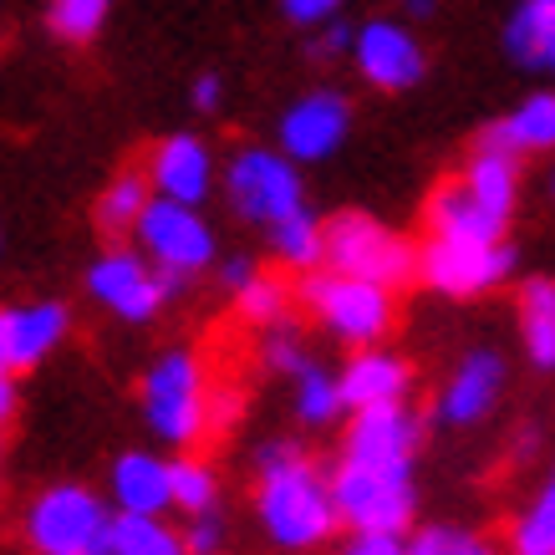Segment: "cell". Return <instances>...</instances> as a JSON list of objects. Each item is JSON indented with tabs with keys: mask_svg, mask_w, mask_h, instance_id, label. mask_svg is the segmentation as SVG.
<instances>
[{
	"mask_svg": "<svg viewBox=\"0 0 555 555\" xmlns=\"http://www.w3.org/2000/svg\"><path fill=\"white\" fill-rule=\"evenodd\" d=\"M255 515L266 525L270 545L317 551L341 525L332 505V474H321L306 449L275 438L255 454Z\"/></svg>",
	"mask_w": 555,
	"mask_h": 555,
	"instance_id": "cell-1",
	"label": "cell"
},
{
	"mask_svg": "<svg viewBox=\"0 0 555 555\" xmlns=\"http://www.w3.org/2000/svg\"><path fill=\"white\" fill-rule=\"evenodd\" d=\"M143 418L164 443L173 449H189L209 434V377H204V362L189 347H173L143 372Z\"/></svg>",
	"mask_w": 555,
	"mask_h": 555,
	"instance_id": "cell-2",
	"label": "cell"
},
{
	"mask_svg": "<svg viewBox=\"0 0 555 555\" xmlns=\"http://www.w3.org/2000/svg\"><path fill=\"white\" fill-rule=\"evenodd\" d=\"M113 520L118 509H107L92 489L51 485L26 509V545L31 555H113Z\"/></svg>",
	"mask_w": 555,
	"mask_h": 555,
	"instance_id": "cell-3",
	"label": "cell"
},
{
	"mask_svg": "<svg viewBox=\"0 0 555 555\" xmlns=\"http://www.w3.org/2000/svg\"><path fill=\"white\" fill-rule=\"evenodd\" d=\"M321 270L347 275V281H367V286L398 291L403 281L418 275V250L408 245L398 230H387L372 215H337L326 224V260Z\"/></svg>",
	"mask_w": 555,
	"mask_h": 555,
	"instance_id": "cell-4",
	"label": "cell"
},
{
	"mask_svg": "<svg viewBox=\"0 0 555 555\" xmlns=\"http://www.w3.org/2000/svg\"><path fill=\"white\" fill-rule=\"evenodd\" d=\"M332 505L337 520L352 535H387L403 540L413 515H418V489L413 469H362V464H337L332 469Z\"/></svg>",
	"mask_w": 555,
	"mask_h": 555,
	"instance_id": "cell-5",
	"label": "cell"
},
{
	"mask_svg": "<svg viewBox=\"0 0 555 555\" xmlns=\"http://www.w3.org/2000/svg\"><path fill=\"white\" fill-rule=\"evenodd\" d=\"M224 194L235 204V215L260 224L266 235H275L281 224H291V219H301L311 209L301 173L281 149H240L224 164Z\"/></svg>",
	"mask_w": 555,
	"mask_h": 555,
	"instance_id": "cell-6",
	"label": "cell"
},
{
	"mask_svg": "<svg viewBox=\"0 0 555 555\" xmlns=\"http://www.w3.org/2000/svg\"><path fill=\"white\" fill-rule=\"evenodd\" d=\"M301 301L306 311L332 332V337L352 341L357 352H367L392 332V291L367 286V281H347L332 270H311L301 281Z\"/></svg>",
	"mask_w": 555,
	"mask_h": 555,
	"instance_id": "cell-7",
	"label": "cell"
},
{
	"mask_svg": "<svg viewBox=\"0 0 555 555\" xmlns=\"http://www.w3.org/2000/svg\"><path fill=\"white\" fill-rule=\"evenodd\" d=\"M133 250L169 281V291H184V281H194L204 266H215V230L204 224L199 209L153 199L138 224Z\"/></svg>",
	"mask_w": 555,
	"mask_h": 555,
	"instance_id": "cell-8",
	"label": "cell"
},
{
	"mask_svg": "<svg viewBox=\"0 0 555 555\" xmlns=\"http://www.w3.org/2000/svg\"><path fill=\"white\" fill-rule=\"evenodd\" d=\"M515 250L505 240L500 245H479V240H428L418 250V281L438 296H485L509 275Z\"/></svg>",
	"mask_w": 555,
	"mask_h": 555,
	"instance_id": "cell-9",
	"label": "cell"
},
{
	"mask_svg": "<svg viewBox=\"0 0 555 555\" xmlns=\"http://www.w3.org/2000/svg\"><path fill=\"white\" fill-rule=\"evenodd\" d=\"M87 291H92V301L98 306H107L113 317L133 321V326L153 321L173 296L169 281H164L133 245H118V250L107 245V250L92 260V270H87Z\"/></svg>",
	"mask_w": 555,
	"mask_h": 555,
	"instance_id": "cell-10",
	"label": "cell"
},
{
	"mask_svg": "<svg viewBox=\"0 0 555 555\" xmlns=\"http://www.w3.org/2000/svg\"><path fill=\"white\" fill-rule=\"evenodd\" d=\"M423 443V423L413 408H372L352 413L347 438H341V464L362 469H413V454Z\"/></svg>",
	"mask_w": 555,
	"mask_h": 555,
	"instance_id": "cell-11",
	"label": "cell"
},
{
	"mask_svg": "<svg viewBox=\"0 0 555 555\" xmlns=\"http://www.w3.org/2000/svg\"><path fill=\"white\" fill-rule=\"evenodd\" d=\"M352 133V102L332 92V87H317L286 107L281 118V153L291 164H321L347 143Z\"/></svg>",
	"mask_w": 555,
	"mask_h": 555,
	"instance_id": "cell-12",
	"label": "cell"
},
{
	"mask_svg": "<svg viewBox=\"0 0 555 555\" xmlns=\"http://www.w3.org/2000/svg\"><path fill=\"white\" fill-rule=\"evenodd\" d=\"M352 62L377 92H408L423 82L428 56H423L418 36L398 26V21H367L352 36Z\"/></svg>",
	"mask_w": 555,
	"mask_h": 555,
	"instance_id": "cell-13",
	"label": "cell"
},
{
	"mask_svg": "<svg viewBox=\"0 0 555 555\" xmlns=\"http://www.w3.org/2000/svg\"><path fill=\"white\" fill-rule=\"evenodd\" d=\"M149 179L153 199H169V204H184V209H199L209 199V189H215V153L209 143L194 133H169L158 149L149 153Z\"/></svg>",
	"mask_w": 555,
	"mask_h": 555,
	"instance_id": "cell-14",
	"label": "cell"
},
{
	"mask_svg": "<svg viewBox=\"0 0 555 555\" xmlns=\"http://www.w3.org/2000/svg\"><path fill=\"white\" fill-rule=\"evenodd\" d=\"M500 392H505V357L494 347H474L438 392V418L449 428H474V423H485L494 413Z\"/></svg>",
	"mask_w": 555,
	"mask_h": 555,
	"instance_id": "cell-15",
	"label": "cell"
},
{
	"mask_svg": "<svg viewBox=\"0 0 555 555\" xmlns=\"http://www.w3.org/2000/svg\"><path fill=\"white\" fill-rule=\"evenodd\" d=\"M337 383L347 413H372V408H403L413 372H408V362L398 352L367 347V352H352V362L337 372Z\"/></svg>",
	"mask_w": 555,
	"mask_h": 555,
	"instance_id": "cell-16",
	"label": "cell"
},
{
	"mask_svg": "<svg viewBox=\"0 0 555 555\" xmlns=\"http://www.w3.org/2000/svg\"><path fill=\"white\" fill-rule=\"evenodd\" d=\"M72 332V311L62 301H31L5 311V357L11 372H26L36 362H47Z\"/></svg>",
	"mask_w": 555,
	"mask_h": 555,
	"instance_id": "cell-17",
	"label": "cell"
},
{
	"mask_svg": "<svg viewBox=\"0 0 555 555\" xmlns=\"http://www.w3.org/2000/svg\"><path fill=\"white\" fill-rule=\"evenodd\" d=\"M459 184H464L469 204L494 230H505L509 215H515V199H520V158H509L500 149H474L464 173H459Z\"/></svg>",
	"mask_w": 555,
	"mask_h": 555,
	"instance_id": "cell-18",
	"label": "cell"
},
{
	"mask_svg": "<svg viewBox=\"0 0 555 555\" xmlns=\"http://www.w3.org/2000/svg\"><path fill=\"white\" fill-rule=\"evenodd\" d=\"M113 505L118 515H149V520H169L173 489H169V464L158 454H122L113 464Z\"/></svg>",
	"mask_w": 555,
	"mask_h": 555,
	"instance_id": "cell-19",
	"label": "cell"
},
{
	"mask_svg": "<svg viewBox=\"0 0 555 555\" xmlns=\"http://www.w3.org/2000/svg\"><path fill=\"white\" fill-rule=\"evenodd\" d=\"M479 149H500L509 158L525 153H551L555 149V92H535L520 107H509L505 118H494L479 138Z\"/></svg>",
	"mask_w": 555,
	"mask_h": 555,
	"instance_id": "cell-20",
	"label": "cell"
},
{
	"mask_svg": "<svg viewBox=\"0 0 555 555\" xmlns=\"http://www.w3.org/2000/svg\"><path fill=\"white\" fill-rule=\"evenodd\" d=\"M505 51L525 72L555 77V0H525L505 21Z\"/></svg>",
	"mask_w": 555,
	"mask_h": 555,
	"instance_id": "cell-21",
	"label": "cell"
},
{
	"mask_svg": "<svg viewBox=\"0 0 555 555\" xmlns=\"http://www.w3.org/2000/svg\"><path fill=\"white\" fill-rule=\"evenodd\" d=\"M423 219H428V240H479V245H500V240H505V230H494V224L469 204V194H464L459 179L434 189Z\"/></svg>",
	"mask_w": 555,
	"mask_h": 555,
	"instance_id": "cell-22",
	"label": "cell"
},
{
	"mask_svg": "<svg viewBox=\"0 0 555 555\" xmlns=\"http://www.w3.org/2000/svg\"><path fill=\"white\" fill-rule=\"evenodd\" d=\"M149 204H153V189H149L143 173H118L113 184L102 189L98 230L113 240V250L128 245V240H138V224H143V215H149Z\"/></svg>",
	"mask_w": 555,
	"mask_h": 555,
	"instance_id": "cell-23",
	"label": "cell"
},
{
	"mask_svg": "<svg viewBox=\"0 0 555 555\" xmlns=\"http://www.w3.org/2000/svg\"><path fill=\"white\" fill-rule=\"evenodd\" d=\"M520 337L535 367H555V281L530 275L520 286Z\"/></svg>",
	"mask_w": 555,
	"mask_h": 555,
	"instance_id": "cell-24",
	"label": "cell"
},
{
	"mask_svg": "<svg viewBox=\"0 0 555 555\" xmlns=\"http://www.w3.org/2000/svg\"><path fill=\"white\" fill-rule=\"evenodd\" d=\"M169 489H173V509L184 520H199V515H215L219 509V474L204 464V459H173L169 464Z\"/></svg>",
	"mask_w": 555,
	"mask_h": 555,
	"instance_id": "cell-25",
	"label": "cell"
},
{
	"mask_svg": "<svg viewBox=\"0 0 555 555\" xmlns=\"http://www.w3.org/2000/svg\"><path fill=\"white\" fill-rule=\"evenodd\" d=\"M113 555H189L179 525L149 520V515H118L113 520Z\"/></svg>",
	"mask_w": 555,
	"mask_h": 555,
	"instance_id": "cell-26",
	"label": "cell"
},
{
	"mask_svg": "<svg viewBox=\"0 0 555 555\" xmlns=\"http://www.w3.org/2000/svg\"><path fill=\"white\" fill-rule=\"evenodd\" d=\"M270 250L281 255L291 270H321V260H326V224H321L311 209H306L301 219H291V224H281L275 235H270Z\"/></svg>",
	"mask_w": 555,
	"mask_h": 555,
	"instance_id": "cell-27",
	"label": "cell"
},
{
	"mask_svg": "<svg viewBox=\"0 0 555 555\" xmlns=\"http://www.w3.org/2000/svg\"><path fill=\"white\" fill-rule=\"evenodd\" d=\"M341 413H347V403H341L337 372H326L311 362V367L296 377V418L311 423V428H326V423H337Z\"/></svg>",
	"mask_w": 555,
	"mask_h": 555,
	"instance_id": "cell-28",
	"label": "cell"
},
{
	"mask_svg": "<svg viewBox=\"0 0 555 555\" xmlns=\"http://www.w3.org/2000/svg\"><path fill=\"white\" fill-rule=\"evenodd\" d=\"M107 0H51L47 5V26L56 41H67V47H87V41H98L102 26H107Z\"/></svg>",
	"mask_w": 555,
	"mask_h": 555,
	"instance_id": "cell-29",
	"label": "cell"
},
{
	"mask_svg": "<svg viewBox=\"0 0 555 555\" xmlns=\"http://www.w3.org/2000/svg\"><path fill=\"white\" fill-rule=\"evenodd\" d=\"M509 551L515 555H555V469H551V479L540 485L535 505L520 515L515 535H509Z\"/></svg>",
	"mask_w": 555,
	"mask_h": 555,
	"instance_id": "cell-30",
	"label": "cell"
},
{
	"mask_svg": "<svg viewBox=\"0 0 555 555\" xmlns=\"http://www.w3.org/2000/svg\"><path fill=\"white\" fill-rule=\"evenodd\" d=\"M408 555H500V545L479 530H459V525H428L408 540Z\"/></svg>",
	"mask_w": 555,
	"mask_h": 555,
	"instance_id": "cell-31",
	"label": "cell"
},
{
	"mask_svg": "<svg viewBox=\"0 0 555 555\" xmlns=\"http://www.w3.org/2000/svg\"><path fill=\"white\" fill-rule=\"evenodd\" d=\"M286 286H281V281H275V275H266V270H255V281L245 291H240L235 296V306H240V317L245 321H255V326H281V321H286Z\"/></svg>",
	"mask_w": 555,
	"mask_h": 555,
	"instance_id": "cell-32",
	"label": "cell"
},
{
	"mask_svg": "<svg viewBox=\"0 0 555 555\" xmlns=\"http://www.w3.org/2000/svg\"><path fill=\"white\" fill-rule=\"evenodd\" d=\"M266 367L270 372H286L291 383H296V377L311 367L306 341H301V332H296L291 321H281V326H270V332H266Z\"/></svg>",
	"mask_w": 555,
	"mask_h": 555,
	"instance_id": "cell-33",
	"label": "cell"
},
{
	"mask_svg": "<svg viewBox=\"0 0 555 555\" xmlns=\"http://www.w3.org/2000/svg\"><path fill=\"white\" fill-rule=\"evenodd\" d=\"M179 535H184L189 555H219V545H224V525H219V515H199V520L179 525Z\"/></svg>",
	"mask_w": 555,
	"mask_h": 555,
	"instance_id": "cell-34",
	"label": "cell"
},
{
	"mask_svg": "<svg viewBox=\"0 0 555 555\" xmlns=\"http://www.w3.org/2000/svg\"><path fill=\"white\" fill-rule=\"evenodd\" d=\"M337 0H286L281 5V16L291 21V26H306V31H321V26H332L337 21Z\"/></svg>",
	"mask_w": 555,
	"mask_h": 555,
	"instance_id": "cell-35",
	"label": "cell"
},
{
	"mask_svg": "<svg viewBox=\"0 0 555 555\" xmlns=\"http://www.w3.org/2000/svg\"><path fill=\"white\" fill-rule=\"evenodd\" d=\"M352 26L347 21H332V26H321L317 41H311V56L317 62H332V56H341V51H352Z\"/></svg>",
	"mask_w": 555,
	"mask_h": 555,
	"instance_id": "cell-36",
	"label": "cell"
},
{
	"mask_svg": "<svg viewBox=\"0 0 555 555\" xmlns=\"http://www.w3.org/2000/svg\"><path fill=\"white\" fill-rule=\"evenodd\" d=\"M341 555H408V540H387V535H352L341 545Z\"/></svg>",
	"mask_w": 555,
	"mask_h": 555,
	"instance_id": "cell-37",
	"label": "cell"
},
{
	"mask_svg": "<svg viewBox=\"0 0 555 555\" xmlns=\"http://www.w3.org/2000/svg\"><path fill=\"white\" fill-rule=\"evenodd\" d=\"M189 92H194V107H199V113H215L219 102H224V77H219V72H199Z\"/></svg>",
	"mask_w": 555,
	"mask_h": 555,
	"instance_id": "cell-38",
	"label": "cell"
},
{
	"mask_svg": "<svg viewBox=\"0 0 555 555\" xmlns=\"http://www.w3.org/2000/svg\"><path fill=\"white\" fill-rule=\"evenodd\" d=\"M219 281H224V291H230V296H240V291L255 281V266L245 260V255H240V260H224V266H219Z\"/></svg>",
	"mask_w": 555,
	"mask_h": 555,
	"instance_id": "cell-39",
	"label": "cell"
},
{
	"mask_svg": "<svg viewBox=\"0 0 555 555\" xmlns=\"http://www.w3.org/2000/svg\"><path fill=\"white\" fill-rule=\"evenodd\" d=\"M11 418H16V383H11V377H0V438H5Z\"/></svg>",
	"mask_w": 555,
	"mask_h": 555,
	"instance_id": "cell-40",
	"label": "cell"
},
{
	"mask_svg": "<svg viewBox=\"0 0 555 555\" xmlns=\"http://www.w3.org/2000/svg\"><path fill=\"white\" fill-rule=\"evenodd\" d=\"M0 377H11V357H5V311H0Z\"/></svg>",
	"mask_w": 555,
	"mask_h": 555,
	"instance_id": "cell-41",
	"label": "cell"
}]
</instances>
